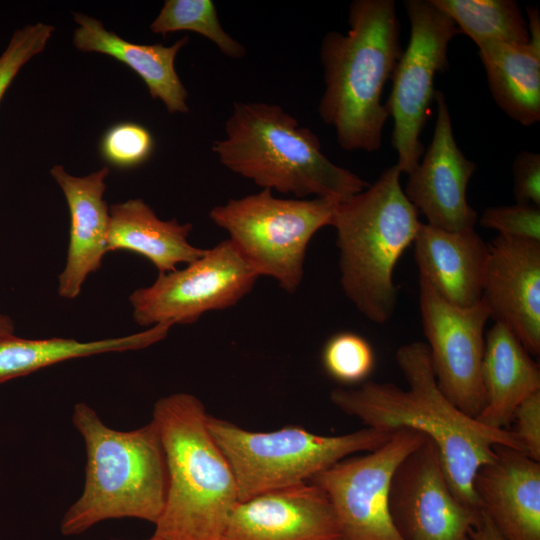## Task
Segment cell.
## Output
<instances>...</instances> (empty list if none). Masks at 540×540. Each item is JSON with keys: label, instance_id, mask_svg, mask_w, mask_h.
<instances>
[{"label": "cell", "instance_id": "cell-32", "mask_svg": "<svg viewBox=\"0 0 540 540\" xmlns=\"http://www.w3.org/2000/svg\"><path fill=\"white\" fill-rule=\"evenodd\" d=\"M515 421L514 433L520 439L524 452L536 461H540V391L525 398L515 409L512 417Z\"/></svg>", "mask_w": 540, "mask_h": 540}, {"label": "cell", "instance_id": "cell-6", "mask_svg": "<svg viewBox=\"0 0 540 540\" xmlns=\"http://www.w3.org/2000/svg\"><path fill=\"white\" fill-rule=\"evenodd\" d=\"M392 165L366 189L337 203L332 219L339 249L340 283L345 295L367 319L386 323L397 303L395 266L414 242L418 211Z\"/></svg>", "mask_w": 540, "mask_h": 540}, {"label": "cell", "instance_id": "cell-15", "mask_svg": "<svg viewBox=\"0 0 540 540\" xmlns=\"http://www.w3.org/2000/svg\"><path fill=\"white\" fill-rule=\"evenodd\" d=\"M482 299L530 355L540 354V241L498 235L489 244Z\"/></svg>", "mask_w": 540, "mask_h": 540}, {"label": "cell", "instance_id": "cell-4", "mask_svg": "<svg viewBox=\"0 0 540 540\" xmlns=\"http://www.w3.org/2000/svg\"><path fill=\"white\" fill-rule=\"evenodd\" d=\"M212 151L232 172L298 199L342 202L370 185L330 161L317 135L274 104L235 102L225 137L213 142Z\"/></svg>", "mask_w": 540, "mask_h": 540}, {"label": "cell", "instance_id": "cell-1", "mask_svg": "<svg viewBox=\"0 0 540 540\" xmlns=\"http://www.w3.org/2000/svg\"><path fill=\"white\" fill-rule=\"evenodd\" d=\"M396 361L408 388L368 381L356 389L336 388L331 402L366 427L394 432L409 429L431 440L446 480L464 505L480 510L474 491L477 471L496 457L497 446L524 452L511 430L481 424L457 408L440 390L427 344L414 341L398 348Z\"/></svg>", "mask_w": 540, "mask_h": 540}, {"label": "cell", "instance_id": "cell-17", "mask_svg": "<svg viewBox=\"0 0 540 540\" xmlns=\"http://www.w3.org/2000/svg\"><path fill=\"white\" fill-rule=\"evenodd\" d=\"M482 510L508 540H540V463L525 452L496 447L474 478Z\"/></svg>", "mask_w": 540, "mask_h": 540}, {"label": "cell", "instance_id": "cell-28", "mask_svg": "<svg viewBox=\"0 0 540 540\" xmlns=\"http://www.w3.org/2000/svg\"><path fill=\"white\" fill-rule=\"evenodd\" d=\"M154 140L143 125L121 122L111 126L103 135L100 152L111 165L133 168L146 162L152 154Z\"/></svg>", "mask_w": 540, "mask_h": 540}, {"label": "cell", "instance_id": "cell-16", "mask_svg": "<svg viewBox=\"0 0 540 540\" xmlns=\"http://www.w3.org/2000/svg\"><path fill=\"white\" fill-rule=\"evenodd\" d=\"M222 540H339V529L325 493L306 482L239 501Z\"/></svg>", "mask_w": 540, "mask_h": 540}, {"label": "cell", "instance_id": "cell-21", "mask_svg": "<svg viewBox=\"0 0 540 540\" xmlns=\"http://www.w3.org/2000/svg\"><path fill=\"white\" fill-rule=\"evenodd\" d=\"M485 405L476 419L494 429H506L516 407L540 391V368L516 335L495 322L485 336L481 367Z\"/></svg>", "mask_w": 540, "mask_h": 540}, {"label": "cell", "instance_id": "cell-12", "mask_svg": "<svg viewBox=\"0 0 540 540\" xmlns=\"http://www.w3.org/2000/svg\"><path fill=\"white\" fill-rule=\"evenodd\" d=\"M419 281L422 326L437 384L457 408L476 418L485 405L481 367L490 311L482 298L470 307L453 305Z\"/></svg>", "mask_w": 540, "mask_h": 540}, {"label": "cell", "instance_id": "cell-13", "mask_svg": "<svg viewBox=\"0 0 540 540\" xmlns=\"http://www.w3.org/2000/svg\"><path fill=\"white\" fill-rule=\"evenodd\" d=\"M389 510L403 540H471L470 531L480 512L455 497L438 450L429 439L396 469Z\"/></svg>", "mask_w": 540, "mask_h": 540}, {"label": "cell", "instance_id": "cell-10", "mask_svg": "<svg viewBox=\"0 0 540 540\" xmlns=\"http://www.w3.org/2000/svg\"><path fill=\"white\" fill-rule=\"evenodd\" d=\"M259 275L230 239H226L183 269L159 274L129 301L134 321L143 327L187 325L202 314L236 305L253 288Z\"/></svg>", "mask_w": 540, "mask_h": 540}, {"label": "cell", "instance_id": "cell-31", "mask_svg": "<svg viewBox=\"0 0 540 540\" xmlns=\"http://www.w3.org/2000/svg\"><path fill=\"white\" fill-rule=\"evenodd\" d=\"M516 203L540 207V154L521 151L512 163Z\"/></svg>", "mask_w": 540, "mask_h": 540}, {"label": "cell", "instance_id": "cell-26", "mask_svg": "<svg viewBox=\"0 0 540 540\" xmlns=\"http://www.w3.org/2000/svg\"><path fill=\"white\" fill-rule=\"evenodd\" d=\"M156 34L192 31L212 41L226 56L240 59L245 47L221 26L215 4L211 0H166L150 25Z\"/></svg>", "mask_w": 540, "mask_h": 540}, {"label": "cell", "instance_id": "cell-35", "mask_svg": "<svg viewBox=\"0 0 540 540\" xmlns=\"http://www.w3.org/2000/svg\"><path fill=\"white\" fill-rule=\"evenodd\" d=\"M114 540H118V539H114ZM147 540H154V539H153V538H149V539H147Z\"/></svg>", "mask_w": 540, "mask_h": 540}, {"label": "cell", "instance_id": "cell-18", "mask_svg": "<svg viewBox=\"0 0 540 540\" xmlns=\"http://www.w3.org/2000/svg\"><path fill=\"white\" fill-rule=\"evenodd\" d=\"M50 174L61 188L70 213L69 243L65 266L58 277V294L76 298L87 277L102 265L108 252L110 213L103 199L107 166L79 177L55 165Z\"/></svg>", "mask_w": 540, "mask_h": 540}, {"label": "cell", "instance_id": "cell-34", "mask_svg": "<svg viewBox=\"0 0 540 540\" xmlns=\"http://www.w3.org/2000/svg\"><path fill=\"white\" fill-rule=\"evenodd\" d=\"M14 322L6 315L0 314V338L14 335Z\"/></svg>", "mask_w": 540, "mask_h": 540}, {"label": "cell", "instance_id": "cell-30", "mask_svg": "<svg viewBox=\"0 0 540 540\" xmlns=\"http://www.w3.org/2000/svg\"><path fill=\"white\" fill-rule=\"evenodd\" d=\"M479 223L498 235L540 241V207L516 203L491 206L480 216Z\"/></svg>", "mask_w": 540, "mask_h": 540}, {"label": "cell", "instance_id": "cell-7", "mask_svg": "<svg viewBox=\"0 0 540 540\" xmlns=\"http://www.w3.org/2000/svg\"><path fill=\"white\" fill-rule=\"evenodd\" d=\"M207 426L234 472L239 501L311 481L350 455L377 449L392 434L366 427L324 436L296 425L255 432L209 415Z\"/></svg>", "mask_w": 540, "mask_h": 540}, {"label": "cell", "instance_id": "cell-20", "mask_svg": "<svg viewBox=\"0 0 540 540\" xmlns=\"http://www.w3.org/2000/svg\"><path fill=\"white\" fill-rule=\"evenodd\" d=\"M73 17L78 25L73 44L78 50L105 54L127 65L144 81L151 97L160 100L169 113L189 111L188 93L175 69L176 56L187 44V37L171 46L136 44L107 30L93 17L82 13H74Z\"/></svg>", "mask_w": 540, "mask_h": 540}, {"label": "cell", "instance_id": "cell-2", "mask_svg": "<svg viewBox=\"0 0 540 540\" xmlns=\"http://www.w3.org/2000/svg\"><path fill=\"white\" fill-rule=\"evenodd\" d=\"M347 33L328 32L320 47L325 89L318 113L347 151H378L389 117L383 89L402 55L394 0H354Z\"/></svg>", "mask_w": 540, "mask_h": 540}, {"label": "cell", "instance_id": "cell-3", "mask_svg": "<svg viewBox=\"0 0 540 540\" xmlns=\"http://www.w3.org/2000/svg\"><path fill=\"white\" fill-rule=\"evenodd\" d=\"M208 414L192 394L158 399L153 408L164 450L168 485L154 540H222L239 502L234 472L207 426Z\"/></svg>", "mask_w": 540, "mask_h": 540}, {"label": "cell", "instance_id": "cell-33", "mask_svg": "<svg viewBox=\"0 0 540 540\" xmlns=\"http://www.w3.org/2000/svg\"><path fill=\"white\" fill-rule=\"evenodd\" d=\"M471 540H508L491 522L489 517L480 510L478 518L470 531Z\"/></svg>", "mask_w": 540, "mask_h": 540}, {"label": "cell", "instance_id": "cell-27", "mask_svg": "<svg viewBox=\"0 0 540 540\" xmlns=\"http://www.w3.org/2000/svg\"><path fill=\"white\" fill-rule=\"evenodd\" d=\"M322 364L327 374L343 384L365 380L375 365L370 343L353 332H340L328 339L322 351Z\"/></svg>", "mask_w": 540, "mask_h": 540}, {"label": "cell", "instance_id": "cell-19", "mask_svg": "<svg viewBox=\"0 0 540 540\" xmlns=\"http://www.w3.org/2000/svg\"><path fill=\"white\" fill-rule=\"evenodd\" d=\"M413 245L419 280L436 294L459 307L481 300L489 244L474 228L447 231L421 222Z\"/></svg>", "mask_w": 540, "mask_h": 540}, {"label": "cell", "instance_id": "cell-22", "mask_svg": "<svg viewBox=\"0 0 540 540\" xmlns=\"http://www.w3.org/2000/svg\"><path fill=\"white\" fill-rule=\"evenodd\" d=\"M109 213L108 252L128 250L144 256L159 274L189 264L205 252L189 243L190 223L162 220L140 198L113 204Z\"/></svg>", "mask_w": 540, "mask_h": 540}, {"label": "cell", "instance_id": "cell-11", "mask_svg": "<svg viewBox=\"0 0 540 540\" xmlns=\"http://www.w3.org/2000/svg\"><path fill=\"white\" fill-rule=\"evenodd\" d=\"M426 439L398 429L377 449L342 459L311 479L332 506L339 540H403L390 515L391 482L401 462Z\"/></svg>", "mask_w": 540, "mask_h": 540}, {"label": "cell", "instance_id": "cell-14", "mask_svg": "<svg viewBox=\"0 0 540 540\" xmlns=\"http://www.w3.org/2000/svg\"><path fill=\"white\" fill-rule=\"evenodd\" d=\"M437 117L423 160L408 174L404 193L427 223L447 231L473 229L477 212L467 201V185L476 170L453 135L445 95L436 90Z\"/></svg>", "mask_w": 540, "mask_h": 540}, {"label": "cell", "instance_id": "cell-25", "mask_svg": "<svg viewBox=\"0 0 540 540\" xmlns=\"http://www.w3.org/2000/svg\"><path fill=\"white\" fill-rule=\"evenodd\" d=\"M478 48L492 42L526 44L527 22L514 0H430Z\"/></svg>", "mask_w": 540, "mask_h": 540}, {"label": "cell", "instance_id": "cell-29", "mask_svg": "<svg viewBox=\"0 0 540 540\" xmlns=\"http://www.w3.org/2000/svg\"><path fill=\"white\" fill-rule=\"evenodd\" d=\"M53 31V26L38 22L14 32L0 55V100L20 69L44 50Z\"/></svg>", "mask_w": 540, "mask_h": 540}, {"label": "cell", "instance_id": "cell-23", "mask_svg": "<svg viewBox=\"0 0 540 540\" xmlns=\"http://www.w3.org/2000/svg\"><path fill=\"white\" fill-rule=\"evenodd\" d=\"M495 103L523 126L540 120V45L487 43L478 48Z\"/></svg>", "mask_w": 540, "mask_h": 540}, {"label": "cell", "instance_id": "cell-5", "mask_svg": "<svg viewBox=\"0 0 540 540\" xmlns=\"http://www.w3.org/2000/svg\"><path fill=\"white\" fill-rule=\"evenodd\" d=\"M72 421L85 443L87 462L83 491L62 517L61 533L77 535L109 519L137 518L155 524L168 485L155 423L115 430L84 402L74 406Z\"/></svg>", "mask_w": 540, "mask_h": 540}, {"label": "cell", "instance_id": "cell-9", "mask_svg": "<svg viewBox=\"0 0 540 540\" xmlns=\"http://www.w3.org/2000/svg\"><path fill=\"white\" fill-rule=\"evenodd\" d=\"M404 7L410 38L393 72L385 105L394 121L396 166L401 173L410 174L424 153L420 134L430 116L435 77L449 68V44L461 32L430 0H406Z\"/></svg>", "mask_w": 540, "mask_h": 540}, {"label": "cell", "instance_id": "cell-8", "mask_svg": "<svg viewBox=\"0 0 540 540\" xmlns=\"http://www.w3.org/2000/svg\"><path fill=\"white\" fill-rule=\"evenodd\" d=\"M337 203L325 198H276L272 190L263 189L229 199L209 215L228 232V239L259 277H271L294 293L303 279L308 244L318 230L331 226Z\"/></svg>", "mask_w": 540, "mask_h": 540}, {"label": "cell", "instance_id": "cell-24", "mask_svg": "<svg viewBox=\"0 0 540 540\" xmlns=\"http://www.w3.org/2000/svg\"><path fill=\"white\" fill-rule=\"evenodd\" d=\"M172 325L157 324L121 337L81 342L71 338H0V384L75 358L149 347L163 340Z\"/></svg>", "mask_w": 540, "mask_h": 540}]
</instances>
